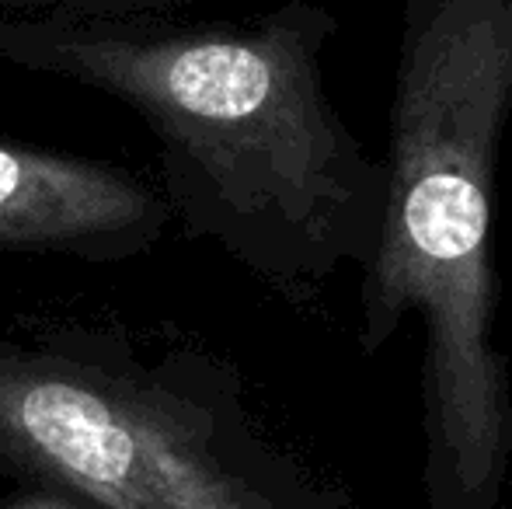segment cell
<instances>
[{"mask_svg": "<svg viewBox=\"0 0 512 509\" xmlns=\"http://www.w3.org/2000/svg\"><path fill=\"white\" fill-rule=\"evenodd\" d=\"M0 509H95V506L70 496V492L46 489V485H18V489L0 503Z\"/></svg>", "mask_w": 512, "mask_h": 509, "instance_id": "obj_5", "label": "cell"}, {"mask_svg": "<svg viewBox=\"0 0 512 509\" xmlns=\"http://www.w3.org/2000/svg\"><path fill=\"white\" fill-rule=\"evenodd\" d=\"M331 35L324 7L293 0L251 25L0 21V56L133 105L168 150L192 227L304 293L370 269L387 206L384 161L328 102Z\"/></svg>", "mask_w": 512, "mask_h": 509, "instance_id": "obj_1", "label": "cell"}, {"mask_svg": "<svg viewBox=\"0 0 512 509\" xmlns=\"http://www.w3.org/2000/svg\"><path fill=\"white\" fill-rule=\"evenodd\" d=\"M0 478L95 509H324L223 387L63 346H0Z\"/></svg>", "mask_w": 512, "mask_h": 509, "instance_id": "obj_3", "label": "cell"}, {"mask_svg": "<svg viewBox=\"0 0 512 509\" xmlns=\"http://www.w3.org/2000/svg\"><path fill=\"white\" fill-rule=\"evenodd\" d=\"M168 206L126 171L0 143V252L115 258L147 248Z\"/></svg>", "mask_w": 512, "mask_h": 509, "instance_id": "obj_4", "label": "cell"}, {"mask_svg": "<svg viewBox=\"0 0 512 509\" xmlns=\"http://www.w3.org/2000/svg\"><path fill=\"white\" fill-rule=\"evenodd\" d=\"M11 7H32V4H88V0H0Z\"/></svg>", "mask_w": 512, "mask_h": 509, "instance_id": "obj_6", "label": "cell"}, {"mask_svg": "<svg viewBox=\"0 0 512 509\" xmlns=\"http://www.w3.org/2000/svg\"><path fill=\"white\" fill-rule=\"evenodd\" d=\"M384 234L359 342L425 325L432 509H492L512 447L495 353V171L512 116V0H405Z\"/></svg>", "mask_w": 512, "mask_h": 509, "instance_id": "obj_2", "label": "cell"}]
</instances>
